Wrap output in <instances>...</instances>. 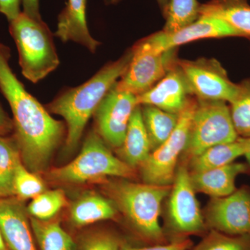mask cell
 Masks as SVG:
<instances>
[{
  "label": "cell",
  "instance_id": "cell-1",
  "mask_svg": "<svg viewBox=\"0 0 250 250\" xmlns=\"http://www.w3.org/2000/svg\"><path fill=\"white\" fill-rule=\"evenodd\" d=\"M11 49L0 41V90L13 113L14 136L22 164L31 172L45 170L65 133L62 122L52 118L10 66Z\"/></svg>",
  "mask_w": 250,
  "mask_h": 250
},
{
  "label": "cell",
  "instance_id": "cell-2",
  "mask_svg": "<svg viewBox=\"0 0 250 250\" xmlns=\"http://www.w3.org/2000/svg\"><path fill=\"white\" fill-rule=\"evenodd\" d=\"M132 57L131 49L116 62H110L88 82L65 90L49 104L52 113L59 115L66 122L67 134L65 150H75L90 117L102 100L124 75Z\"/></svg>",
  "mask_w": 250,
  "mask_h": 250
},
{
  "label": "cell",
  "instance_id": "cell-3",
  "mask_svg": "<svg viewBox=\"0 0 250 250\" xmlns=\"http://www.w3.org/2000/svg\"><path fill=\"white\" fill-rule=\"evenodd\" d=\"M172 186L111 182L107 187L112 202L127 219L140 236L152 243H162L164 232L159 222L161 205Z\"/></svg>",
  "mask_w": 250,
  "mask_h": 250
},
{
  "label": "cell",
  "instance_id": "cell-4",
  "mask_svg": "<svg viewBox=\"0 0 250 250\" xmlns=\"http://www.w3.org/2000/svg\"><path fill=\"white\" fill-rule=\"evenodd\" d=\"M9 32L17 46L23 76L36 83L59 66L60 62L50 29L21 12L9 22Z\"/></svg>",
  "mask_w": 250,
  "mask_h": 250
},
{
  "label": "cell",
  "instance_id": "cell-5",
  "mask_svg": "<svg viewBox=\"0 0 250 250\" xmlns=\"http://www.w3.org/2000/svg\"><path fill=\"white\" fill-rule=\"evenodd\" d=\"M134 168L112 154L101 136L91 131L78 156L70 164L49 171L47 178L60 184L100 182L108 177L130 178Z\"/></svg>",
  "mask_w": 250,
  "mask_h": 250
},
{
  "label": "cell",
  "instance_id": "cell-6",
  "mask_svg": "<svg viewBox=\"0 0 250 250\" xmlns=\"http://www.w3.org/2000/svg\"><path fill=\"white\" fill-rule=\"evenodd\" d=\"M184 154L188 160L217 145L238 139L228 103L197 100Z\"/></svg>",
  "mask_w": 250,
  "mask_h": 250
},
{
  "label": "cell",
  "instance_id": "cell-7",
  "mask_svg": "<svg viewBox=\"0 0 250 250\" xmlns=\"http://www.w3.org/2000/svg\"><path fill=\"white\" fill-rule=\"evenodd\" d=\"M197 100L190 98L179 114V121L173 132L165 142L150 153L141 166L144 183L172 186L179 157L184 154L188 139L192 115Z\"/></svg>",
  "mask_w": 250,
  "mask_h": 250
},
{
  "label": "cell",
  "instance_id": "cell-8",
  "mask_svg": "<svg viewBox=\"0 0 250 250\" xmlns=\"http://www.w3.org/2000/svg\"><path fill=\"white\" fill-rule=\"evenodd\" d=\"M192 94L197 100L231 103L238 93V83L230 80L225 69L214 59H177Z\"/></svg>",
  "mask_w": 250,
  "mask_h": 250
},
{
  "label": "cell",
  "instance_id": "cell-9",
  "mask_svg": "<svg viewBox=\"0 0 250 250\" xmlns=\"http://www.w3.org/2000/svg\"><path fill=\"white\" fill-rule=\"evenodd\" d=\"M131 52L129 66L115 87L136 96L147 91L164 78L178 59L177 48L155 53L139 42L133 46Z\"/></svg>",
  "mask_w": 250,
  "mask_h": 250
},
{
  "label": "cell",
  "instance_id": "cell-10",
  "mask_svg": "<svg viewBox=\"0 0 250 250\" xmlns=\"http://www.w3.org/2000/svg\"><path fill=\"white\" fill-rule=\"evenodd\" d=\"M168 197L167 221L174 234L184 236L205 231V220L185 164L177 167Z\"/></svg>",
  "mask_w": 250,
  "mask_h": 250
},
{
  "label": "cell",
  "instance_id": "cell-11",
  "mask_svg": "<svg viewBox=\"0 0 250 250\" xmlns=\"http://www.w3.org/2000/svg\"><path fill=\"white\" fill-rule=\"evenodd\" d=\"M139 106L137 97L117 89L115 85L94 113L99 135L105 143L119 148L124 141L130 119Z\"/></svg>",
  "mask_w": 250,
  "mask_h": 250
},
{
  "label": "cell",
  "instance_id": "cell-12",
  "mask_svg": "<svg viewBox=\"0 0 250 250\" xmlns=\"http://www.w3.org/2000/svg\"><path fill=\"white\" fill-rule=\"evenodd\" d=\"M206 225L229 236H250V188L243 187L207 206Z\"/></svg>",
  "mask_w": 250,
  "mask_h": 250
},
{
  "label": "cell",
  "instance_id": "cell-13",
  "mask_svg": "<svg viewBox=\"0 0 250 250\" xmlns=\"http://www.w3.org/2000/svg\"><path fill=\"white\" fill-rule=\"evenodd\" d=\"M241 37L239 33L229 24L219 18L200 16L195 22L172 33L164 31L154 33L139 42L145 47L155 53L177 48L197 40L221 39L226 37Z\"/></svg>",
  "mask_w": 250,
  "mask_h": 250
},
{
  "label": "cell",
  "instance_id": "cell-14",
  "mask_svg": "<svg viewBox=\"0 0 250 250\" xmlns=\"http://www.w3.org/2000/svg\"><path fill=\"white\" fill-rule=\"evenodd\" d=\"M0 230L9 250H37L27 208L17 197L0 198Z\"/></svg>",
  "mask_w": 250,
  "mask_h": 250
},
{
  "label": "cell",
  "instance_id": "cell-15",
  "mask_svg": "<svg viewBox=\"0 0 250 250\" xmlns=\"http://www.w3.org/2000/svg\"><path fill=\"white\" fill-rule=\"evenodd\" d=\"M192 95L187 80L175 65L147 91L138 95L140 106L150 105L169 113L179 114Z\"/></svg>",
  "mask_w": 250,
  "mask_h": 250
},
{
  "label": "cell",
  "instance_id": "cell-16",
  "mask_svg": "<svg viewBox=\"0 0 250 250\" xmlns=\"http://www.w3.org/2000/svg\"><path fill=\"white\" fill-rule=\"evenodd\" d=\"M86 0H68L58 18L54 36L62 42L74 41L95 53L100 42L90 35L85 18Z\"/></svg>",
  "mask_w": 250,
  "mask_h": 250
},
{
  "label": "cell",
  "instance_id": "cell-17",
  "mask_svg": "<svg viewBox=\"0 0 250 250\" xmlns=\"http://www.w3.org/2000/svg\"><path fill=\"white\" fill-rule=\"evenodd\" d=\"M248 169L247 164L233 162L210 170L190 172V180L195 192H202L212 198H220L228 196L236 190L237 177L246 173Z\"/></svg>",
  "mask_w": 250,
  "mask_h": 250
},
{
  "label": "cell",
  "instance_id": "cell-18",
  "mask_svg": "<svg viewBox=\"0 0 250 250\" xmlns=\"http://www.w3.org/2000/svg\"><path fill=\"white\" fill-rule=\"evenodd\" d=\"M118 152L121 160L134 169L141 167L152 152L140 105L131 117L124 141Z\"/></svg>",
  "mask_w": 250,
  "mask_h": 250
},
{
  "label": "cell",
  "instance_id": "cell-19",
  "mask_svg": "<svg viewBox=\"0 0 250 250\" xmlns=\"http://www.w3.org/2000/svg\"><path fill=\"white\" fill-rule=\"evenodd\" d=\"M200 16L223 20L239 33L250 38V4L248 0H210L200 5Z\"/></svg>",
  "mask_w": 250,
  "mask_h": 250
},
{
  "label": "cell",
  "instance_id": "cell-20",
  "mask_svg": "<svg viewBox=\"0 0 250 250\" xmlns=\"http://www.w3.org/2000/svg\"><path fill=\"white\" fill-rule=\"evenodd\" d=\"M116 211L112 201L98 194H88L74 202L70 208V218L74 226L82 228L114 218Z\"/></svg>",
  "mask_w": 250,
  "mask_h": 250
},
{
  "label": "cell",
  "instance_id": "cell-21",
  "mask_svg": "<svg viewBox=\"0 0 250 250\" xmlns=\"http://www.w3.org/2000/svg\"><path fill=\"white\" fill-rule=\"evenodd\" d=\"M246 152L243 138L238 137L234 142L217 145L189 161L190 172H202L228 165L245 156Z\"/></svg>",
  "mask_w": 250,
  "mask_h": 250
},
{
  "label": "cell",
  "instance_id": "cell-22",
  "mask_svg": "<svg viewBox=\"0 0 250 250\" xmlns=\"http://www.w3.org/2000/svg\"><path fill=\"white\" fill-rule=\"evenodd\" d=\"M34 238L41 250H77V243L55 220H40L30 216Z\"/></svg>",
  "mask_w": 250,
  "mask_h": 250
},
{
  "label": "cell",
  "instance_id": "cell-23",
  "mask_svg": "<svg viewBox=\"0 0 250 250\" xmlns=\"http://www.w3.org/2000/svg\"><path fill=\"white\" fill-rule=\"evenodd\" d=\"M141 111L152 152L170 137L178 123L179 114L150 105H143Z\"/></svg>",
  "mask_w": 250,
  "mask_h": 250
},
{
  "label": "cell",
  "instance_id": "cell-24",
  "mask_svg": "<svg viewBox=\"0 0 250 250\" xmlns=\"http://www.w3.org/2000/svg\"><path fill=\"white\" fill-rule=\"evenodd\" d=\"M21 162V152L14 136H0V198L15 196V174Z\"/></svg>",
  "mask_w": 250,
  "mask_h": 250
},
{
  "label": "cell",
  "instance_id": "cell-25",
  "mask_svg": "<svg viewBox=\"0 0 250 250\" xmlns=\"http://www.w3.org/2000/svg\"><path fill=\"white\" fill-rule=\"evenodd\" d=\"M200 5L197 0H169L162 31L174 32L196 21L200 17Z\"/></svg>",
  "mask_w": 250,
  "mask_h": 250
},
{
  "label": "cell",
  "instance_id": "cell-26",
  "mask_svg": "<svg viewBox=\"0 0 250 250\" xmlns=\"http://www.w3.org/2000/svg\"><path fill=\"white\" fill-rule=\"evenodd\" d=\"M238 85L236 97L230 103L231 119L238 137L250 138V78Z\"/></svg>",
  "mask_w": 250,
  "mask_h": 250
},
{
  "label": "cell",
  "instance_id": "cell-27",
  "mask_svg": "<svg viewBox=\"0 0 250 250\" xmlns=\"http://www.w3.org/2000/svg\"><path fill=\"white\" fill-rule=\"evenodd\" d=\"M67 205L65 192L61 189L44 191L27 207L29 215L40 220H50Z\"/></svg>",
  "mask_w": 250,
  "mask_h": 250
},
{
  "label": "cell",
  "instance_id": "cell-28",
  "mask_svg": "<svg viewBox=\"0 0 250 250\" xmlns=\"http://www.w3.org/2000/svg\"><path fill=\"white\" fill-rule=\"evenodd\" d=\"M14 187L15 196L22 201L35 198L45 191V184L40 177L28 170L22 162L18 164L16 169Z\"/></svg>",
  "mask_w": 250,
  "mask_h": 250
},
{
  "label": "cell",
  "instance_id": "cell-29",
  "mask_svg": "<svg viewBox=\"0 0 250 250\" xmlns=\"http://www.w3.org/2000/svg\"><path fill=\"white\" fill-rule=\"evenodd\" d=\"M192 250H250V236H229L211 229Z\"/></svg>",
  "mask_w": 250,
  "mask_h": 250
},
{
  "label": "cell",
  "instance_id": "cell-30",
  "mask_svg": "<svg viewBox=\"0 0 250 250\" xmlns=\"http://www.w3.org/2000/svg\"><path fill=\"white\" fill-rule=\"evenodd\" d=\"M123 246L121 238L108 231H95L87 233L77 245V250H119Z\"/></svg>",
  "mask_w": 250,
  "mask_h": 250
},
{
  "label": "cell",
  "instance_id": "cell-31",
  "mask_svg": "<svg viewBox=\"0 0 250 250\" xmlns=\"http://www.w3.org/2000/svg\"><path fill=\"white\" fill-rule=\"evenodd\" d=\"M192 246V242L189 239L176 240L169 244L159 245L150 247H144V248H137L123 245L119 250H188Z\"/></svg>",
  "mask_w": 250,
  "mask_h": 250
},
{
  "label": "cell",
  "instance_id": "cell-32",
  "mask_svg": "<svg viewBox=\"0 0 250 250\" xmlns=\"http://www.w3.org/2000/svg\"><path fill=\"white\" fill-rule=\"evenodd\" d=\"M21 3V0H0V13L11 22L22 12L20 9Z\"/></svg>",
  "mask_w": 250,
  "mask_h": 250
},
{
  "label": "cell",
  "instance_id": "cell-33",
  "mask_svg": "<svg viewBox=\"0 0 250 250\" xmlns=\"http://www.w3.org/2000/svg\"><path fill=\"white\" fill-rule=\"evenodd\" d=\"M23 13L37 21H42L39 9V0H21Z\"/></svg>",
  "mask_w": 250,
  "mask_h": 250
},
{
  "label": "cell",
  "instance_id": "cell-34",
  "mask_svg": "<svg viewBox=\"0 0 250 250\" xmlns=\"http://www.w3.org/2000/svg\"><path fill=\"white\" fill-rule=\"evenodd\" d=\"M14 131V123L0 104V136H6Z\"/></svg>",
  "mask_w": 250,
  "mask_h": 250
},
{
  "label": "cell",
  "instance_id": "cell-35",
  "mask_svg": "<svg viewBox=\"0 0 250 250\" xmlns=\"http://www.w3.org/2000/svg\"><path fill=\"white\" fill-rule=\"evenodd\" d=\"M123 0H105L106 4H116L121 2ZM159 7L162 11L163 15L165 14L166 9H167V4H168L169 0H156Z\"/></svg>",
  "mask_w": 250,
  "mask_h": 250
},
{
  "label": "cell",
  "instance_id": "cell-36",
  "mask_svg": "<svg viewBox=\"0 0 250 250\" xmlns=\"http://www.w3.org/2000/svg\"><path fill=\"white\" fill-rule=\"evenodd\" d=\"M243 139L247 148L246 154L244 156L246 157L248 166L250 167V138H243Z\"/></svg>",
  "mask_w": 250,
  "mask_h": 250
},
{
  "label": "cell",
  "instance_id": "cell-37",
  "mask_svg": "<svg viewBox=\"0 0 250 250\" xmlns=\"http://www.w3.org/2000/svg\"><path fill=\"white\" fill-rule=\"evenodd\" d=\"M0 250H9L7 246H6V243H5L1 230H0Z\"/></svg>",
  "mask_w": 250,
  "mask_h": 250
}]
</instances>
